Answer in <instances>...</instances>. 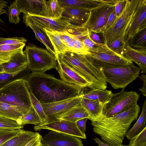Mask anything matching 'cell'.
Returning a JSON list of instances; mask_svg holds the SVG:
<instances>
[{
  "mask_svg": "<svg viewBox=\"0 0 146 146\" xmlns=\"http://www.w3.org/2000/svg\"><path fill=\"white\" fill-rule=\"evenodd\" d=\"M139 96L136 92L124 90L113 93L109 101L104 106L102 116L110 117L129 110L137 104Z\"/></svg>",
  "mask_w": 146,
  "mask_h": 146,
  "instance_id": "9c48e42d",
  "label": "cell"
},
{
  "mask_svg": "<svg viewBox=\"0 0 146 146\" xmlns=\"http://www.w3.org/2000/svg\"><path fill=\"white\" fill-rule=\"evenodd\" d=\"M29 110L24 108L0 102V116L17 121Z\"/></svg>",
  "mask_w": 146,
  "mask_h": 146,
  "instance_id": "603a6c76",
  "label": "cell"
},
{
  "mask_svg": "<svg viewBox=\"0 0 146 146\" xmlns=\"http://www.w3.org/2000/svg\"><path fill=\"white\" fill-rule=\"evenodd\" d=\"M89 117L86 110L79 103L61 115L57 119L76 123L82 119L87 118L88 119Z\"/></svg>",
  "mask_w": 146,
  "mask_h": 146,
  "instance_id": "d4e9b609",
  "label": "cell"
},
{
  "mask_svg": "<svg viewBox=\"0 0 146 146\" xmlns=\"http://www.w3.org/2000/svg\"><path fill=\"white\" fill-rule=\"evenodd\" d=\"M140 0H127L124 9L113 25L102 34L104 44L107 45L125 35Z\"/></svg>",
  "mask_w": 146,
  "mask_h": 146,
  "instance_id": "8992f818",
  "label": "cell"
},
{
  "mask_svg": "<svg viewBox=\"0 0 146 146\" xmlns=\"http://www.w3.org/2000/svg\"><path fill=\"white\" fill-rule=\"evenodd\" d=\"M24 79L29 91L41 103L54 102L78 97L84 89L44 72L32 71Z\"/></svg>",
  "mask_w": 146,
  "mask_h": 146,
  "instance_id": "6da1fadb",
  "label": "cell"
},
{
  "mask_svg": "<svg viewBox=\"0 0 146 146\" xmlns=\"http://www.w3.org/2000/svg\"><path fill=\"white\" fill-rule=\"evenodd\" d=\"M63 8L61 18L78 27H82L86 22L90 14V10L77 7L66 6Z\"/></svg>",
  "mask_w": 146,
  "mask_h": 146,
  "instance_id": "d6986e66",
  "label": "cell"
},
{
  "mask_svg": "<svg viewBox=\"0 0 146 146\" xmlns=\"http://www.w3.org/2000/svg\"><path fill=\"white\" fill-rule=\"evenodd\" d=\"M23 129L0 128V145L10 139L18 135Z\"/></svg>",
  "mask_w": 146,
  "mask_h": 146,
  "instance_id": "d590c367",
  "label": "cell"
},
{
  "mask_svg": "<svg viewBox=\"0 0 146 146\" xmlns=\"http://www.w3.org/2000/svg\"><path fill=\"white\" fill-rule=\"evenodd\" d=\"M41 145H42V144L40 142V143H39V144H37V145H36L35 146H41Z\"/></svg>",
  "mask_w": 146,
  "mask_h": 146,
  "instance_id": "db71d44e",
  "label": "cell"
},
{
  "mask_svg": "<svg viewBox=\"0 0 146 146\" xmlns=\"http://www.w3.org/2000/svg\"><path fill=\"white\" fill-rule=\"evenodd\" d=\"M23 48L19 50L7 62L1 64L4 72L10 74L20 73L27 68L28 64Z\"/></svg>",
  "mask_w": 146,
  "mask_h": 146,
  "instance_id": "ffe728a7",
  "label": "cell"
},
{
  "mask_svg": "<svg viewBox=\"0 0 146 146\" xmlns=\"http://www.w3.org/2000/svg\"><path fill=\"white\" fill-rule=\"evenodd\" d=\"M24 71L19 73L15 74L5 72L0 73V89L15 80L20 78H25L26 76H24L22 74Z\"/></svg>",
  "mask_w": 146,
  "mask_h": 146,
  "instance_id": "74e56055",
  "label": "cell"
},
{
  "mask_svg": "<svg viewBox=\"0 0 146 146\" xmlns=\"http://www.w3.org/2000/svg\"><path fill=\"white\" fill-rule=\"evenodd\" d=\"M24 23L26 26L29 27L33 30L37 40L43 43L50 52L55 55L56 54L48 37L43 30H42L36 26L30 23Z\"/></svg>",
  "mask_w": 146,
  "mask_h": 146,
  "instance_id": "f546056e",
  "label": "cell"
},
{
  "mask_svg": "<svg viewBox=\"0 0 146 146\" xmlns=\"http://www.w3.org/2000/svg\"><path fill=\"white\" fill-rule=\"evenodd\" d=\"M130 146H146V127L130 140Z\"/></svg>",
  "mask_w": 146,
  "mask_h": 146,
  "instance_id": "60d3db41",
  "label": "cell"
},
{
  "mask_svg": "<svg viewBox=\"0 0 146 146\" xmlns=\"http://www.w3.org/2000/svg\"><path fill=\"white\" fill-rule=\"evenodd\" d=\"M84 92L80 96L84 98L97 101L104 105L110 100L112 95L111 91L106 89H96Z\"/></svg>",
  "mask_w": 146,
  "mask_h": 146,
  "instance_id": "cb8c5ba5",
  "label": "cell"
},
{
  "mask_svg": "<svg viewBox=\"0 0 146 146\" xmlns=\"http://www.w3.org/2000/svg\"><path fill=\"white\" fill-rule=\"evenodd\" d=\"M27 40L24 37H0V65L8 62L19 50L23 48Z\"/></svg>",
  "mask_w": 146,
  "mask_h": 146,
  "instance_id": "9a60e30c",
  "label": "cell"
},
{
  "mask_svg": "<svg viewBox=\"0 0 146 146\" xmlns=\"http://www.w3.org/2000/svg\"><path fill=\"white\" fill-rule=\"evenodd\" d=\"M41 143L46 146H84L79 138L53 131L42 137Z\"/></svg>",
  "mask_w": 146,
  "mask_h": 146,
  "instance_id": "2e32d148",
  "label": "cell"
},
{
  "mask_svg": "<svg viewBox=\"0 0 146 146\" xmlns=\"http://www.w3.org/2000/svg\"><path fill=\"white\" fill-rule=\"evenodd\" d=\"M15 1L20 13L47 17L46 0H16Z\"/></svg>",
  "mask_w": 146,
  "mask_h": 146,
  "instance_id": "ac0fdd59",
  "label": "cell"
},
{
  "mask_svg": "<svg viewBox=\"0 0 146 146\" xmlns=\"http://www.w3.org/2000/svg\"><path fill=\"white\" fill-rule=\"evenodd\" d=\"M8 15L9 21L10 23L17 24L19 23L20 14L19 9L15 1L10 3V5L8 7Z\"/></svg>",
  "mask_w": 146,
  "mask_h": 146,
  "instance_id": "8d00e7d4",
  "label": "cell"
},
{
  "mask_svg": "<svg viewBox=\"0 0 146 146\" xmlns=\"http://www.w3.org/2000/svg\"><path fill=\"white\" fill-rule=\"evenodd\" d=\"M3 68L1 65H0V73H4Z\"/></svg>",
  "mask_w": 146,
  "mask_h": 146,
  "instance_id": "f5cc1de1",
  "label": "cell"
},
{
  "mask_svg": "<svg viewBox=\"0 0 146 146\" xmlns=\"http://www.w3.org/2000/svg\"><path fill=\"white\" fill-rule=\"evenodd\" d=\"M55 56L58 63L56 69L61 80L82 89L87 87L89 88V83L77 72L62 60L58 55Z\"/></svg>",
  "mask_w": 146,
  "mask_h": 146,
  "instance_id": "5bb4252c",
  "label": "cell"
},
{
  "mask_svg": "<svg viewBox=\"0 0 146 146\" xmlns=\"http://www.w3.org/2000/svg\"><path fill=\"white\" fill-rule=\"evenodd\" d=\"M128 42L133 48L146 49V27L139 30L130 38Z\"/></svg>",
  "mask_w": 146,
  "mask_h": 146,
  "instance_id": "4dcf8cb0",
  "label": "cell"
},
{
  "mask_svg": "<svg viewBox=\"0 0 146 146\" xmlns=\"http://www.w3.org/2000/svg\"><path fill=\"white\" fill-rule=\"evenodd\" d=\"M95 32L89 31L88 36L96 44L99 46L104 45V44L102 39Z\"/></svg>",
  "mask_w": 146,
  "mask_h": 146,
  "instance_id": "7bdbcfd3",
  "label": "cell"
},
{
  "mask_svg": "<svg viewBox=\"0 0 146 146\" xmlns=\"http://www.w3.org/2000/svg\"><path fill=\"white\" fill-rule=\"evenodd\" d=\"M82 41L86 48L88 50V51L100 46L93 42L90 38L89 36H88Z\"/></svg>",
  "mask_w": 146,
  "mask_h": 146,
  "instance_id": "ee69618b",
  "label": "cell"
},
{
  "mask_svg": "<svg viewBox=\"0 0 146 146\" xmlns=\"http://www.w3.org/2000/svg\"><path fill=\"white\" fill-rule=\"evenodd\" d=\"M43 30L48 37L56 54L70 51L63 42L61 37L56 31L45 28H44Z\"/></svg>",
  "mask_w": 146,
  "mask_h": 146,
  "instance_id": "83f0119b",
  "label": "cell"
},
{
  "mask_svg": "<svg viewBox=\"0 0 146 146\" xmlns=\"http://www.w3.org/2000/svg\"><path fill=\"white\" fill-rule=\"evenodd\" d=\"M140 110L137 104L129 110L113 116H102L91 120L94 132L101 141L110 146H120L131 123L136 120Z\"/></svg>",
  "mask_w": 146,
  "mask_h": 146,
  "instance_id": "7a4b0ae2",
  "label": "cell"
},
{
  "mask_svg": "<svg viewBox=\"0 0 146 146\" xmlns=\"http://www.w3.org/2000/svg\"><path fill=\"white\" fill-rule=\"evenodd\" d=\"M146 27V0H140L125 35V41L130 38L139 30Z\"/></svg>",
  "mask_w": 146,
  "mask_h": 146,
  "instance_id": "e0dca14e",
  "label": "cell"
},
{
  "mask_svg": "<svg viewBox=\"0 0 146 146\" xmlns=\"http://www.w3.org/2000/svg\"><path fill=\"white\" fill-rule=\"evenodd\" d=\"M139 77L143 81V86L139 90L143 95L145 97H146V76L145 74H142L139 76Z\"/></svg>",
  "mask_w": 146,
  "mask_h": 146,
  "instance_id": "c3c4849f",
  "label": "cell"
},
{
  "mask_svg": "<svg viewBox=\"0 0 146 146\" xmlns=\"http://www.w3.org/2000/svg\"><path fill=\"white\" fill-rule=\"evenodd\" d=\"M80 97V96L54 102L41 103L47 117L48 122L57 119L70 109L79 103Z\"/></svg>",
  "mask_w": 146,
  "mask_h": 146,
  "instance_id": "4fadbf2b",
  "label": "cell"
},
{
  "mask_svg": "<svg viewBox=\"0 0 146 146\" xmlns=\"http://www.w3.org/2000/svg\"><path fill=\"white\" fill-rule=\"evenodd\" d=\"M115 8V6L103 3L91 10L88 19L82 26L89 31L103 33L109 17Z\"/></svg>",
  "mask_w": 146,
  "mask_h": 146,
  "instance_id": "30bf717a",
  "label": "cell"
},
{
  "mask_svg": "<svg viewBox=\"0 0 146 146\" xmlns=\"http://www.w3.org/2000/svg\"><path fill=\"white\" fill-rule=\"evenodd\" d=\"M94 141L98 145V146H110L108 145L103 142L100 140L99 138L95 137L94 138Z\"/></svg>",
  "mask_w": 146,
  "mask_h": 146,
  "instance_id": "816d5d0a",
  "label": "cell"
},
{
  "mask_svg": "<svg viewBox=\"0 0 146 146\" xmlns=\"http://www.w3.org/2000/svg\"><path fill=\"white\" fill-rule=\"evenodd\" d=\"M120 146H130L129 145H122Z\"/></svg>",
  "mask_w": 146,
  "mask_h": 146,
  "instance_id": "9f6ffc18",
  "label": "cell"
},
{
  "mask_svg": "<svg viewBox=\"0 0 146 146\" xmlns=\"http://www.w3.org/2000/svg\"><path fill=\"white\" fill-rule=\"evenodd\" d=\"M39 133L23 130L18 135L7 140L0 146H20L28 142Z\"/></svg>",
  "mask_w": 146,
  "mask_h": 146,
  "instance_id": "4316f807",
  "label": "cell"
},
{
  "mask_svg": "<svg viewBox=\"0 0 146 146\" xmlns=\"http://www.w3.org/2000/svg\"><path fill=\"white\" fill-rule=\"evenodd\" d=\"M56 32L61 37L63 42L70 51L76 53V38L74 35L68 31Z\"/></svg>",
  "mask_w": 146,
  "mask_h": 146,
  "instance_id": "836d02e7",
  "label": "cell"
},
{
  "mask_svg": "<svg viewBox=\"0 0 146 146\" xmlns=\"http://www.w3.org/2000/svg\"><path fill=\"white\" fill-rule=\"evenodd\" d=\"M146 100L142 106L141 113L137 121L133 126L127 131L125 136L128 140H130L140 133L146 127Z\"/></svg>",
  "mask_w": 146,
  "mask_h": 146,
  "instance_id": "f1b7e54d",
  "label": "cell"
},
{
  "mask_svg": "<svg viewBox=\"0 0 146 146\" xmlns=\"http://www.w3.org/2000/svg\"><path fill=\"white\" fill-rule=\"evenodd\" d=\"M87 118L81 119L76 122V124L78 128L82 131L85 132L86 131V124L88 119Z\"/></svg>",
  "mask_w": 146,
  "mask_h": 146,
  "instance_id": "bcb514c9",
  "label": "cell"
},
{
  "mask_svg": "<svg viewBox=\"0 0 146 146\" xmlns=\"http://www.w3.org/2000/svg\"><path fill=\"white\" fill-rule=\"evenodd\" d=\"M41 146H45V145H42H42H41Z\"/></svg>",
  "mask_w": 146,
  "mask_h": 146,
  "instance_id": "680465c9",
  "label": "cell"
},
{
  "mask_svg": "<svg viewBox=\"0 0 146 146\" xmlns=\"http://www.w3.org/2000/svg\"><path fill=\"white\" fill-rule=\"evenodd\" d=\"M80 103L86 110L90 121L98 118L102 116L104 105L97 101L93 100L80 96Z\"/></svg>",
  "mask_w": 146,
  "mask_h": 146,
  "instance_id": "7402d4cb",
  "label": "cell"
},
{
  "mask_svg": "<svg viewBox=\"0 0 146 146\" xmlns=\"http://www.w3.org/2000/svg\"><path fill=\"white\" fill-rule=\"evenodd\" d=\"M102 3L115 6L118 0H99Z\"/></svg>",
  "mask_w": 146,
  "mask_h": 146,
  "instance_id": "f907efd6",
  "label": "cell"
},
{
  "mask_svg": "<svg viewBox=\"0 0 146 146\" xmlns=\"http://www.w3.org/2000/svg\"><path fill=\"white\" fill-rule=\"evenodd\" d=\"M23 127L16 121L0 116V128L22 129Z\"/></svg>",
  "mask_w": 146,
  "mask_h": 146,
  "instance_id": "ab89813d",
  "label": "cell"
},
{
  "mask_svg": "<svg viewBox=\"0 0 146 146\" xmlns=\"http://www.w3.org/2000/svg\"><path fill=\"white\" fill-rule=\"evenodd\" d=\"M63 7L66 6L77 7L91 10L101 5L103 3L99 0H58Z\"/></svg>",
  "mask_w": 146,
  "mask_h": 146,
  "instance_id": "484cf974",
  "label": "cell"
},
{
  "mask_svg": "<svg viewBox=\"0 0 146 146\" xmlns=\"http://www.w3.org/2000/svg\"><path fill=\"white\" fill-rule=\"evenodd\" d=\"M121 55L135 62L142 72L146 74V49L133 48L127 41L125 42Z\"/></svg>",
  "mask_w": 146,
  "mask_h": 146,
  "instance_id": "44dd1931",
  "label": "cell"
},
{
  "mask_svg": "<svg viewBox=\"0 0 146 146\" xmlns=\"http://www.w3.org/2000/svg\"><path fill=\"white\" fill-rule=\"evenodd\" d=\"M47 17L55 19H60L64 8L58 0L47 1Z\"/></svg>",
  "mask_w": 146,
  "mask_h": 146,
  "instance_id": "1f68e13d",
  "label": "cell"
},
{
  "mask_svg": "<svg viewBox=\"0 0 146 146\" xmlns=\"http://www.w3.org/2000/svg\"><path fill=\"white\" fill-rule=\"evenodd\" d=\"M29 93L32 105L40 119V124L47 123L48 122L47 118L41 103L29 91Z\"/></svg>",
  "mask_w": 146,
  "mask_h": 146,
  "instance_id": "e575fe53",
  "label": "cell"
},
{
  "mask_svg": "<svg viewBox=\"0 0 146 146\" xmlns=\"http://www.w3.org/2000/svg\"><path fill=\"white\" fill-rule=\"evenodd\" d=\"M42 137L39 133L28 142L25 146H35L41 142Z\"/></svg>",
  "mask_w": 146,
  "mask_h": 146,
  "instance_id": "7dc6e473",
  "label": "cell"
},
{
  "mask_svg": "<svg viewBox=\"0 0 146 146\" xmlns=\"http://www.w3.org/2000/svg\"><path fill=\"white\" fill-rule=\"evenodd\" d=\"M28 143H25V144H23V145H20V146H25Z\"/></svg>",
  "mask_w": 146,
  "mask_h": 146,
  "instance_id": "11a10c76",
  "label": "cell"
},
{
  "mask_svg": "<svg viewBox=\"0 0 146 146\" xmlns=\"http://www.w3.org/2000/svg\"><path fill=\"white\" fill-rule=\"evenodd\" d=\"M34 129L36 131L42 129H47L66 134L86 139L85 132L81 131L77 127L76 123L67 121L56 119L47 123L35 125Z\"/></svg>",
  "mask_w": 146,
  "mask_h": 146,
  "instance_id": "7c38bea8",
  "label": "cell"
},
{
  "mask_svg": "<svg viewBox=\"0 0 146 146\" xmlns=\"http://www.w3.org/2000/svg\"><path fill=\"white\" fill-rule=\"evenodd\" d=\"M57 55L88 82L90 89H106L107 88L101 68L93 65L84 54L67 51Z\"/></svg>",
  "mask_w": 146,
  "mask_h": 146,
  "instance_id": "3957f363",
  "label": "cell"
},
{
  "mask_svg": "<svg viewBox=\"0 0 146 146\" xmlns=\"http://www.w3.org/2000/svg\"><path fill=\"white\" fill-rule=\"evenodd\" d=\"M127 0H118L115 6V9L117 17L120 16L124 9Z\"/></svg>",
  "mask_w": 146,
  "mask_h": 146,
  "instance_id": "b9f144b4",
  "label": "cell"
},
{
  "mask_svg": "<svg viewBox=\"0 0 146 146\" xmlns=\"http://www.w3.org/2000/svg\"><path fill=\"white\" fill-rule=\"evenodd\" d=\"M23 22L34 25L42 30L44 28L58 32L68 31L78 27L72 24L69 21L63 19H55L47 17L23 14Z\"/></svg>",
  "mask_w": 146,
  "mask_h": 146,
  "instance_id": "8fae6325",
  "label": "cell"
},
{
  "mask_svg": "<svg viewBox=\"0 0 146 146\" xmlns=\"http://www.w3.org/2000/svg\"><path fill=\"white\" fill-rule=\"evenodd\" d=\"M24 52L27 59V68L30 70L45 72L51 69H56L58 64L56 56L46 48L29 43Z\"/></svg>",
  "mask_w": 146,
  "mask_h": 146,
  "instance_id": "5b68a950",
  "label": "cell"
},
{
  "mask_svg": "<svg viewBox=\"0 0 146 146\" xmlns=\"http://www.w3.org/2000/svg\"><path fill=\"white\" fill-rule=\"evenodd\" d=\"M125 35L120 36L116 39L107 45L111 50L118 54L121 55L125 43Z\"/></svg>",
  "mask_w": 146,
  "mask_h": 146,
  "instance_id": "f35d334b",
  "label": "cell"
},
{
  "mask_svg": "<svg viewBox=\"0 0 146 146\" xmlns=\"http://www.w3.org/2000/svg\"><path fill=\"white\" fill-rule=\"evenodd\" d=\"M117 17L114 8L109 17L105 27V31L109 29L113 25Z\"/></svg>",
  "mask_w": 146,
  "mask_h": 146,
  "instance_id": "f6af8a7d",
  "label": "cell"
},
{
  "mask_svg": "<svg viewBox=\"0 0 146 146\" xmlns=\"http://www.w3.org/2000/svg\"><path fill=\"white\" fill-rule=\"evenodd\" d=\"M3 22V21H2V20L0 19V23L1 22Z\"/></svg>",
  "mask_w": 146,
  "mask_h": 146,
  "instance_id": "6f0895ef",
  "label": "cell"
},
{
  "mask_svg": "<svg viewBox=\"0 0 146 146\" xmlns=\"http://www.w3.org/2000/svg\"><path fill=\"white\" fill-rule=\"evenodd\" d=\"M8 2L7 1L0 0V15L4 13H6L7 10L5 8L8 7L7 5Z\"/></svg>",
  "mask_w": 146,
  "mask_h": 146,
  "instance_id": "681fc988",
  "label": "cell"
},
{
  "mask_svg": "<svg viewBox=\"0 0 146 146\" xmlns=\"http://www.w3.org/2000/svg\"><path fill=\"white\" fill-rule=\"evenodd\" d=\"M106 82L114 89L124 90L139 76L140 69L133 64L101 68Z\"/></svg>",
  "mask_w": 146,
  "mask_h": 146,
  "instance_id": "ba28073f",
  "label": "cell"
},
{
  "mask_svg": "<svg viewBox=\"0 0 146 146\" xmlns=\"http://www.w3.org/2000/svg\"><path fill=\"white\" fill-rule=\"evenodd\" d=\"M0 102L29 111L32 104L24 78L15 80L0 89Z\"/></svg>",
  "mask_w": 146,
  "mask_h": 146,
  "instance_id": "277c9868",
  "label": "cell"
},
{
  "mask_svg": "<svg viewBox=\"0 0 146 146\" xmlns=\"http://www.w3.org/2000/svg\"><path fill=\"white\" fill-rule=\"evenodd\" d=\"M17 121L23 126L28 124H33L36 125L41 123L40 119L32 105L29 112L21 116Z\"/></svg>",
  "mask_w": 146,
  "mask_h": 146,
  "instance_id": "d6a6232c",
  "label": "cell"
},
{
  "mask_svg": "<svg viewBox=\"0 0 146 146\" xmlns=\"http://www.w3.org/2000/svg\"><path fill=\"white\" fill-rule=\"evenodd\" d=\"M84 55L93 65L100 68L133 64V61L115 53L105 44L89 50L87 54Z\"/></svg>",
  "mask_w": 146,
  "mask_h": 146,
  "instance_id": "52a82bcc",
  "label": "cell"
}]
</instances>
